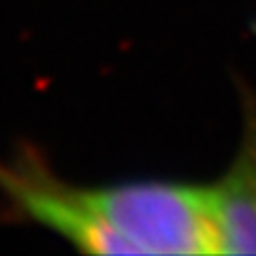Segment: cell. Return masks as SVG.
<instances>
[{"mask_svg":"<svg viewBox=\"0 0 256 256\" xmlns=\"http://www.w3.org/2000/svg\"><path fill=\"white\" fill-rule=\"evenodd\" d=\"M212 190L224 254H256V90H244L239 150Z\"/></svg>","mask_w":256,"mask_h":256,"instance_id":"obj_3","label":"cell"},{"mask_svg":"<svg viewBox=\"0 0 256 256\" xmlns=\"http://www.w3.org/2000/svg\"><path fill=\"white\" fill-rule=\"evenodd\" d=\"M88 192L98 214L134 254L222 252L210 188L134 180Z\"/></svg>","mask_w":256,"mask_h":256,"instance_id":"obj_1","label":"cell"},{"mask_svg":"<svg viewBox=\"0 0 256 256\" xmlns=\"http://www.w3.org/2000/svg\"><path fill=\"white\" fill-rule=\"evenodd\" d=\"M0 194L24 220L45 226L82 252L134 254L98 214L88 188L60 180L34 150L0 160Z\"/></svg>","mask_w":256,"mask_h":256,"instance_id":"obj_2","label":"cell"}]
</instances>
